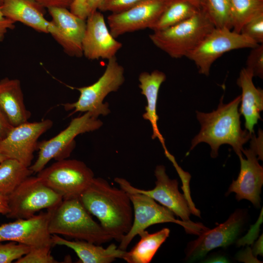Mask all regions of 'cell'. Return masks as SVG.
<instances>
[{
	"label": "cell",
	"instance_id": "obj_1",
	"mask_svg": "<svg viewBox=\"0 0 263 263\" xmlns=\"http://www.w3.org/2000/svg\"><path fill=\"white\" fill-rule=\"evenodd\" d=\"M79 199L113 239L120 242L130 230L133 218V207L124 190L112 186L102 178L94 177Z\"/></svg>",
	"mask_w": 263,
	"mask_h": 263
},
{
	"label": "cell",
	"instance_id": "obj_2",
	"mask_svg": "<svg viewBox=\"0 0 263 263\" xmlns=\"http://www.w3.org/2000/svg\"><path fill=\"white\" fill-rule=\"evenodd\" d=\"M223 97L222 96L220 99L216 110L208 113L196 111L201 130L192 139L189 151L198 144L204 142L210 146L212 158L218 156L219 149L223 144L230 145L238 156L242 154L243 145L253 134L241 128L238 109L241 96H237L227 104L223 103Z\"/></svg>",
	"mask_w": 263,
	"mask_h": 263
},
{
	"label": "cell",
	"instance_id": "obj_3",
	"mask_svg": "<svg viewBox=\"0 0 263 263\" xmlns=\"http://www.w3.org/2000/svg\"><path fill=\"white\" fill-rule=\"evenodd\" d=\"M47 211L49 214L48 231L51 235H61L99 245L113 239L92 218L79 197L63 199Z\"/></svg>",
	"mask_w": 263,
	"mask_h": 263
},
{
	"label": "cell",
	"instance_id": "obj_4",
	"mask_svg": "<svg viewBox=\"0 0 263 263\" xmlns=\"http://www.w3.org/2000/svg\"><path fill=\"white\" fill-rule=\"evenodd\" d=\"M215 26L204 9L170 27L153 31L149 38L171 57L179 58L193 50Z\"/></svg>",
	"mask_w": 263,
	"mask_h": 263
},
{
	"label": "cell",
	"instance_id": "obj_5",
	"mask_svg": "<svg viewBox=\"0 0 263 263\" xmlns=\"http://www.w3.org/2000/svg\"><path fill=\"white\" fill-rule=\"evenodd\" d=\"M121 188L128 194L132 204L133 218L132 226L120 242L118 247L126 250L137 235L149 226L157 224L173 223L182 226L188 233L199 235L207 228L199 223L184 222L175 219L174 214L166 207L157 204L154 199L121 185Z\"/></svg>",
	"mask_w": 263,
	"mask_h": 263
},
{
	"label": "cell",
	"instance_id": "obj_6",
	"mask_svg": "<svg viewBox=\"0 0 263 263\" xmlns=\"http://www.w3.org/2000/svg\"><path fill=\"white\" fill-rule=\"evenodd\" d=\"M124 69L116 56L108 59L106 69L101 77L93 84L75 88L80 93L78 100L73 103L62 104L66 111L73 110L70 115L76 112L90 113L95 117L106 116L110 113L109 104L103 103L106 96L117 91L125 81Z\"/></svg>",
	"mask_w": 263,
	"mask_h": 263
},
{
	"label": "cell",
	"instance_id": "obj_7",
	"mask_svg": "<svg viewBox=\"0 0 263 263\" xmlns=\"http://www.w3.org/2000/svg\"><path fill=\"white\" fill-rule=\"evenodd\" d=\"M102 122L90 113L72 119L69 125L54 137L38 142V157L29 168L33 173L43 169L52 159L56 161L69 157L75 147V138L79 134L99 129Z\"/></svg>",
	"mask_w": 263,
	"mask_h": 263
},
{
	"label": "cell",
	"instance_id": "obj_8",
	"mask_svg": "<svg viewBox=\"0 0 263 263\" xmlns=\"http://www.w3.org/2000/svg\"><path fill=\"white\" fill-rule=\"evenodd\" d=\"M11 219H28L43 209H49L57 205L62 197L46 185L38 176L26 178L7 197Z\"/></svg>",
	"mask_w": 263,
	"mask_h": 263
},
{
	"label": "cell",
	"instance_id": "obj_9",
	"mask_svg": "<svg viewBox=\"0 0 263 263\" xmlns=\"http://www.w3.org/2000/svg\"><path fill=\"white\" fill-rule=\"evenodd\" d=\"M37 176L63 199L79 197L94 178L93 171L75 159L57 161L38 173Z\"/></svg>",
	"mask_w": 263,
	"mask_h": 263
},
{
	"label": "cell",
	"instance_id": "obj_10",
	"mask_svg": "<svg viewBox=\"0 0 263 263\" xmlns=\"http://www.w3.org/2000/svg\"><path fill=\"white\" fill-rule=\"evenodd\" d=\"M258 44L247 36L226 28L215 27L187 56L200 74L208 76L212 64L224 54L236 49L252 48Z\"/></svg>",
	"mask_w": 263,
	"mask_h": 263
},
{
	"label": "cell",
	"instance_id": "obj_11",
	"mask_svg": "<svg viewBox=\"0 0 263 263\" xmlns=\"http://www.w3.org/2000/svg\"><path fill=\"white\" fill-rule=\"evenodd\" d=\"M154 175L156 179L155 186L150 190L135 188L124 178L116 177L114 180L119 186H125L133 191L149 196L169 209L184 222H191L189 219L191 213L200 216L199 211L191 201L187 198L185 194L180 193L177 180L169 178L163 165L156 166Z\"/></svg>",
	"mask_w": 263,
	"mask_h": 263
},
{
	"label": "cell",
	"instance_id": "obj_12",
	"mask_svg": "<svg viewBox=\"0 0 263 263\" xmlns=\"http://www.w3.org/2000/svg\"><path fill=\"white\" fill-rule=\"evenodd\" d=\"M50 119L29 122L13 127L5 138L0 141V152L7 158L15 159L29 167L38 150L39 137L53 126Z\"/></svg>",
	"mask_w": 263,
	"mask_h": 263
},
{
	"label": "cell",
	"instance_id": "obj_13",
	"mask_svg": "<svg viewBox=\"0 0 263 263\" xmlns=\"http://www.w3.org/2000/svg\"><path fill=\"white\" fill-rule=\"evenodd\" d=\"M171 0H142L131 8L107 18L109 30L116 38L126 33L150 28Z\"/></svg>",
	"mask_w": 263,
	"mask_h": 263
},
{
	"label": "cell",
	"instance_id": "obj_14",
	"mask_svg": "<svg viewBox=\"0 0 263 263\" xmlns=\"http://www.w3.org/2000/svg\"><path fill=\"white\" fill-rule=\"evenodd\" d=\"M244 222L242 211L236 210L224 223L212 229L203 231L197 239L188 244L186 259L190 262L196 261L214 248L229 245L237 239Z\"/></svg>",
	"mask_w": 263,
	"mask_h": 263
},
{
	"label": "cell",
	"instance_id": "obj_15",
	"mask_svg": "<svg viewBox=\"0 0 263 263\" xmlns=\"http://www.w3.org/2000/svg\"><path fill=\"white\" fill-rule=\"evenodd\" d=\"M47 9L52 19L49 33L68 55L82 56V42L86 26L85 20L66 8L51 7Z\"/></svg>",
	"mask_w": 263,
	"mask_h": 263
},
{
	"label": "cell",
	"instance_id": "obj_16",
	"mask_svg": "<svg viewBox=\"0 0 263 263\" xmlns=\"http://www.w3.org/2000/svg\"><path fill=\"white\" fill-rule=\"evenodd\" d=\"M49 214L41 212L28 219H19L0 225V242H15L31 247L53 245L48 228Z\"/></svg>",
	"mask_w": 263,
	"mask_h": 263
},
{
	"label": "cell",
	"instance_id": "obj_17",
	"mask_svg": "<svg viewBox=\"0 0 263 263\" xmlns=\"http://www.w3.org/2000/svg\"><path fill=\"white\" fill-rule=\"evenodd\" d=\"M242 154L239 155L241 163L240 171L236 180H233L226 194L236 193V198L240 201L246 199L257 207H260V194L263 184V168L258 162V151L254 143L250 141V148L243 149Z\"/></svg>",
	"mask_w": 263,
	"mask_h": 263
},
{
	"label": "cell",
	"instance_id": "obj_18",
	"mask_svg": "<svg viewBox=\"0 0 263 263\" xmlns=\"http://www.w3.org/2000/svg\"><path fill=\"white\" fill-rule=\"evenodd\" d=\"M122 46L111 34L100 12L96 11L87 17L82 42L83 55L86 58L109 59L115 56Z\"/></svg>",
	"mask_w": 263,
	"mask_h": 263
},
{
	"label": "cell",
	"instance_id": "obj_19",
	"mask_svg": "<svg viewBox=\"0 0 263 263\" xmlns=\"http://www.w3.org/2000/svg\"><path fill=\"white\" fill-rule=\"evenodd\" d=\"M253 74L246 68H243L237 79V85L242 89L239 112L245 120V130L254 133V126L261 119L260 113L263 110V91L257 88L253 82Z\"/></svg>",
	"mask_w": 263,
	"mask_h": 263
},
{
	"label": "cell",
	"instance_id": "obj_20",
	"mask_svg": "<svg viewBox=\"0 0 263 263\" xmlns=\"http://www.w3.org/2000/svg\"><path fill=\"white\" fill-rule=\"evenodd\" d=\"M0 111L13 127L28 122L30 118L19 80L5 77L0 80Z\"/></svg>",
	"mask_w": 263,
	"mask_h": 263
},
{
	"label": "cell",
	"instance_id": "obj_21",
	"mask_svg": "<svg viewBox=\"0 0 263 263\" xmlns=\"http://www.w3.org/2000/svg\"><path fill=\"white\" fill-rule=\"evenodd\" d=\"M3 15L15 22H20L45 33H49L50 21L44 16L43 7L32 0H3L0 6Z\"/></svg>",
	"mask_w": 263,
	"mask_h": 263
},
{
	"label": "cell",
	"instance_id": "obj_22",
	"mask_svg": "<svg viewBox=\"0 0 263 263\" xmlns=\"http://www.w3.org/2000/svg\"><path fill=\"white\" fill-rule=\"evenodd\" d=\"M53 245H64L73 250L83 263H110L117 258L122 259L126 250L120 249L114 244L106 248L83 240L69 241L57 234L51 236Z\"/></svg>",
	"mask_w": 263,
	"mask_h": 263
},
{
	"label": "cell",
	"instance_id": "obj_23",
	"mask_svg": "<svg viewBox=\"0 0 263 263\" xmlns=\"http://www.w3.org/2000/svg\"><path fill=\"white\" fill-rule=\"evenodd\" d=\"M166 79V75L157 70L151 73L142 72L140 74L138 79L140 82L139 87L141 90V94L145 95L147 102L145 107L146 112L143 114V118L150 122L152 129L151 138L152 139L156 138L159 139L164 152L168 150L165 144V139L158 127L157 121L159 117L157 114L156 109L159 91L161 84Z\"/></svg>",
	"mask_w": 263,
	"mask_h": 263
},
{
	"label": "cell",
	"instance_id": "obj_24",
	"mask_svg": "<svg viewBox=\"0 0 263 263\" xmlns=\"http://www.w3.org/2000/svg\"><path fill=\"white\" fill-rule=\"evenodd\" d=\"M169 233L168 228L153 233H149L146 230L141 232L138 235L140 240L131 250L125 251L122 259L128 263H150Z\"/></svg>",
	"mask_w": 263,
	"mask_h": 263
},
{
	"label": "cell",
	"instance_id": "obj_25",
	"mask_svg": "<svg viewBox=\"0 0 263 263\" xmlns=\"http://www.w3.org/2000/svg\"><path fill=\"white\" fill-rule=\"evenodd\" d=\"M33 172L19 161L6 158L0 164V195L8 197Z\"/></svg>",
	"mask_w": 263,
	"mask_h": 263
},
{
	"label": "cell",
	"instance_id": "obj_26",
	"mask_svg": "<svg viewBox=\"0 0 263 263\" xmlns=\"http://www.w3.org/2000/svg\"><path fill=\"white\" fill-rule=\"evenodd\" d=\"M200 10L185 0H171L150 29L156 31L170 27L190 18Z\"/></svg>",
	"mask_w": 263,
	"mask_h": 263
},
{
	"label": "cell",
	"instance_id": "obj_27",
	"mask_svg": "<svg viewBox=\"0 0 263 263\" xmlns=\"http://www.w3.org/2000/svg\"><path fill=\"white\" fill-rule=\"evenodd\" d=\"M232 29L240 33L244 25L263 12V0H229Z\"/></svg>",
	"mask_w": 263,
	"mask_h": 263
},
{
	"label": "cell",
	"instance_id": "obj_28",
	"mask_svg": "<svg viewBox=\"0 0 263 263\" xmlns=\"http://www.w3.org/2000/svg\"><path fill=\"white\" fill-rule=\"evenodd\" d=\"M204 9L216 28L232 29L229 0H204Z\"/></svg>",
	"mask_w": 263,
	"mask_h": 263
},
{
	"label": "cell",
	"instance_id": "obj_29",
	"mask_svg": "<svg viewBox=\"0 0 263 263\" xmlns=\"http://www.w3.org/2000/svg\"><path fill=\"white\" fill-rule=\"evenodd\" d=\"M26 244L10 242L5 244L0 243V263H10L17 260L30 250Z\"/></svg>",
	"mask_w": 263,
	"mask_h": 263
},
{
	"label": "cell",
	"instance_id": "obj_30",
	"mask_svg": "<svg viewBox=\"0 0 263 263\" xmlns=\"http://www.w3.org/2000/svg\"><path fill=\"white\" fill-rule=\"evenodd\" d=\"M51 246L31 247L29 251L16 260V263H58L51 254Z\"/></svg>",
	"mask_w": 263,
	"mask_h": 263
},
{
	"label": "cell",
	"instance_id": "obj_31",
	"mask_svg": "<svg viewBox=\"0 0 263 263\" xmlns=\"http://www.w3.org/2000/svg\"><path fill=\"white\" fill-rule=\"evenodd\" d=\"M240 33L247 36L256 43H263V12L249 20L242 27Z\"/></svg>",
	"mask_w": 263,
	"mask_h": 263
},
{
	"label": "cell",
	"instance_id": "obj_32",
	"mask_svg": "<svg viewBox=\"0 0 263 263\" xmlns=\"http://www.w3.org/2000/svg\"><path fill=\"white\" fill-rule=\"evenodd\" d=\"M251 49L246 60L245 68L252 72L254 76L263 78V44H260Z\"/></svg>",
	"mask_w": 263,
	"mask_h": 263
},
{
	"label": "cell",
	"instance_id": "obj_33",
	"mask_svg": "<svg viewBox=\"0 0 263 263\" xmlns=\"http://www.w3.org/2000/svg\"><path fill=\"white\" fill-rule=\"evenodd\" d=\"M142 0H104L98 10L118 13L125 11Z\"/></svg>",
	"mask_w": 263,
	"mask_h": 263
},
{
	"label": "cell",
	"instance_id": "obj_34",
	"mask_svg": "<svg viewBox=\"0 0 263 263\" xmlns=\"http://www.w3.org/2000/svg\"><path fill=\"white\" fill-rule=\"evenodd\" d=\"M44 8L59 7L68 8L74 0H32Z\"/></svg>",
	"mask_w": 263,
	"mask_h": 263
},
{
	"label": "cell",
	"instance_id": "obj_35",
	"mask_svg": "<svg viewBox=\"0 0 263 263\" xmlns=\"http://www.w3.org/2000/svg\"><path fill=\"white\" fill-rule=\"evenodd\" d=\"M14 23V21L3 15L0 7V42L3 40L8 30L15 28Z\"/></svg>",
	"mask_w": 263,
	"mask_h": 263
},
{
	"label": "cell",
	"instance_id": "obj_36",
	"mask_svg": "<svg viewBox=\"0 0 263 263\" xmlns=\"http://www.w3.org/2000/svg\"><path fill=\"white\" fill-rule=\"evenodd\" d=\"M13 127L0 111V141L6 137Z\"/></svg>",
	"mask_w": 263,
	"mask_h": 263
},
{
	"label": "cell",
	"instance_id": "obj_37",
	"mask_svg": "<svg viewBox=\"0 0 263 263\" xmlns=\"http://www.w3.org/2000/svg\"><path fill=\"white\" fill-rule=\"evenodd\" d=\"M88 16L97 11L104 0H86Z\"/></svg>",
	"mask_w": 263,
	"mask_h": 263
},
{
	"label": "cell",
	"instance_id": "obj_38",
	"mask_svg": "<svg viewBox=\"0 0 263 263\" xmlns=\"http://www.w3.org/2000/svg\"><path fill=\"white\" fill-rule=\"evenodd\" d=\"M9 210L7 197L0 195V214L6 215Z\"/></svg>",
	"mask_w": 263,
	"mask_h": 263
},
{
	"label": "cell",
	"instance_id": "obj_39",
	"mask_svg": "<svg viewBox=\"0 0 263 263\" xmlns=\"http://www.w3.org/2000/svg\"><path fill=\"white\" fill-rule=\"evenodd\" d=\"M193 4L199 9H203L205 5L204 0H185Z\"/></svg>",
	"mask_w": 263,
	"mask_h": 263
},
{
	"label": "cell",
	"instance_id": "obj_40",
	"mask_svg": "<svg viewBox=\"0 0 263 263\" xmlns=\"http://www.w3.org/2000/svg\"><path fill=\"white\" fill-rule=\"evenodd\" d=\"M226 258L224 257H217L212 258L207 261V263H225L228 262Z\"/></svg>",
	"mask_w": 263,
	"mask_h": 263
},
{
	"label": "cell",
	"instance_id": "obj_41",
	"mask_svg": "<svg viewBox=\"0 0 263 263\" xmlns=\"http://www.w3.org/2000/svg\"><path fill=\"white\" fill-rule=\"evenodd\" d=\"M6 158H6L5 156H4L2 154H1L0 152V164L2 161H3L4 159Z\"/></svg>",
	"mask_w": 263,
	"mask_h": 263
},
{
	"label": "cell",
	"instance_id": "obj_42",
	"mask_svg": "<svg viewBox=\"0 0 263 263\" xmlns=\"http://www.w3.org/2000/svg\"><path fill=\"white\" fill-rule=\"evenodd\" d=\"M3 0H0V6L1 5V4H2Z\"/></svg>",
	"mask_w": 263,
	"mask_h": 263
},
{
	"label": "cell",
	"instance_id": "obj_43",
	"mask_svg": "<svg viewBox=\"0 0 263 263\" xmlns=\"http://www.w3.org/2000/svg\"></svg>",
	"mask_w": 263,
	"mask_h": 263
}]
</instances>
